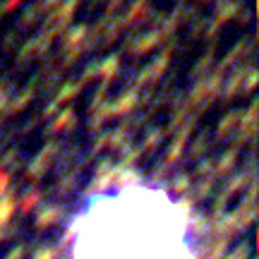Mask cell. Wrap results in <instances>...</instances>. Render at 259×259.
<instances>
[{"instance_id": "6da1fadb", "label": "cell", "mask_w": 259, "mask_h": 259, "mask_svg": "<svg viewBox=\"0 0 259 259\" xmlns=\"http://www.w3.org/2000/svg\"><path fill=\"white\" fill-rule=\"evenodd\" d=\"M74 259H194L185 211L156 185L113 187L74 216Z\"/></svg>"}]
</instances>
